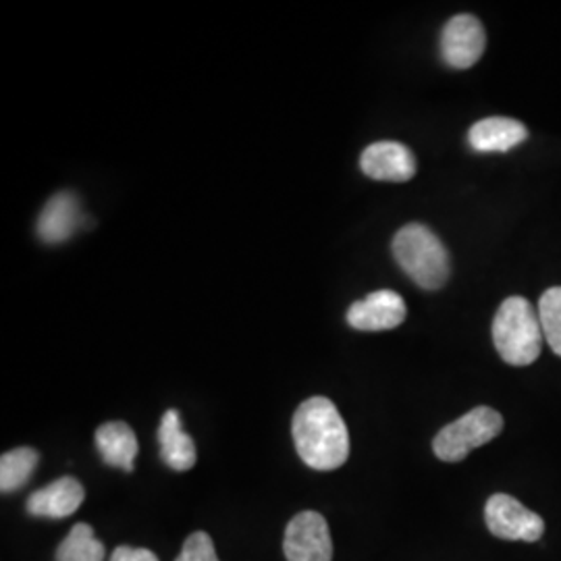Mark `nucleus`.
<instances>
[{
	"instance_id": "obj_1",
	"label": "nucleus",
	"mask_w": 561,
	"mask_h": 561,
	"mask_svg": "<svg viewBox=\"0 0 561 561\" xmlns=\"http://www.w3.org/2000/svg\"><path fill=\"white\" fill-rule=\"evenodd\" d=\"M298 456L312 470H337L350 458V433L335 403L310 398L296 410L291 424Z\"/></svg>"
},
{
	"instance_id": "obj_2",
	"label": "nucleus",
	"mask_w": 561,
	"mask_h": 561,
	"mask_svg": "<svg viewBox=\"0 0 561 561\" xmlns=\"http://www.w3.org/2000/svg\"><path fill=\"white\" fill-rule=\"evenodd\" d=\"M493 343L510 366H530L539 358L542 327L539 310L533 304L512 296L503 301L493 319Z\"/></svg>"
},
{
	"instance_id": "obj_3",
	"label": "nucleus",
	"mask_w": 561,
	"mask_h": 561,
	"mask_svg": "<svg viewBox=\"0 0 561 561\" xmlns=\"http://www.w3.org/2000/svg\"><path fill=\"white\" fill-rule=\"evenodd\" d=\"M393 256L401 271L422 289H439L449 279V254L426 225L410 222L401 227L393 238Z\"/></svg>"
},
{
	"instance_id": "obj_4",
	"label": "nucleus",
	"mask_w": 561,
	"mask_h": 561,
	"mask_svg": "<svg viewBox=\"0 0 561 561\" xmlns=\"http://www.w3.org/2000/svg\"><path fill=\"white\" fill-rule=\"evenodd\" d=\"M502 431V414L489 405H479L458 421L443 426L433 442V451L443 461L466 460L470 451L493 442Z\"/></svg>"
},
{
	"instance_id": "obj_5",
	"label": "nucleus",
	"mask_w": 561,
	"mask_h": 561,
	"mask_svg": "<svg viewBox=\"0 0 561 561\" xmlns=\"http://www.w3.org/2000/svg\"><path fill=\"white\" fill-rule=\"evenodd\" d=\"M484 520L491 535L503 541L537 542L545 533L541 516L505 493H497L486 502Z\"/></svg>"
},
{
	"instance_id": "obj_6",
	"label": "nucleus",
	"mask_w": 561,
	"mask_h": 561,
	"mask_svg": "<svg viewBox=\"0 0 561 561\" xmlns=\"http://www.w3.org/2000/svg\"><path fill=\"white\" fill-rule=\"evenodd\" d=\"M283 551L287 561H331L333 541L319 512H301L287 524Z\"/></svg>"
},
{
	"instance_id": "obj_7",
	"label": "nucleus",
	"mask_w": 561,
	"mask_h": 561,
	"mask_svg": "<svg viewBox=\"0 0 561 561\" xmlns=\"http://www.w3.org/2000/svg\"><path fill=\"white\" fill-rule=\"evenodd\" d=\"M486 46V34L474 15H456L447 21L442 34V55L454 69H470L477 65Z\"/></svg>"
},
{
	"instance_id": "obj_8",
	"label": "nucleus",
	"mask_w": 561,
	"mask_h": 561,
	"mask_svg": "<svg viewBox=\"0 0 561 561\" xmlns=\"http://www.w3.org/2000/svg\"><path fill=\"white\" fill-rule=\"evenodd\" d=\"M360 167L370 180L403 183L414 178L416 159L400 141H375L362 152Z\"/></svg>"
},
{
	"instance_id": "obj_9",
	"label": "nucleus",
	"mask_w": 561,
	"mask_h": 561,
	"mask_svg": "<svg viewBox=\"0 0 561 561\" xmlns=\"http://www.w3.org/2000/svg\"><path fill=\"white\" fill-rule=\"evenodd\" d=\"M408 317L405 301L391 289L373 291L366 300L356 301L347 310L350 327L358 331H389L400 327Z\"/></svg>"
},
{
	"instance_id": "obj_10",
	"label": "nucleus",
	"mask_w": 561,
	"mask_h": 561,
	"mask_svg": "<svg viewBox=\"0 0 561 561\" xmlns=\"http://www.w3.org/2000/svg\"><path fill=\"white\" fill-rule=\"evenodd\" d=\"M85 500V491L80 481L73 477H62L59 481L50 482L41 491L32 493L25 503L30 516L36 518H67L80 510Z\"/></svg>"
},
{
	"instance_id": "obj_11",
	"label": "nucleus",
	"mask_w": 561,
	"mask_h": 561,
	"mask_svg": "<svg viewBox=\"0 0 561 561\" xmlns=\"http://www.w3.org/2000/svg\"><path fill=\"white\" fill-rule=\"evenodd\" d=\"M526 138V125L510 117H489L479 121L468 131V141L477 152H507Z\"/></svg>"
},
{
	"instance_id": "obj_12",
	"label": "nucleus",
	"mask_w": 561,
	"mask_h": 561,
	"mask_svg": "<svg viewBox=\"0 0 561 561\" xmlns=\"http://www.w3.org/2000/svg\"><path fill=\"white\" fill-rule=\"evenodd\" d=\"M78 225H80V202L69 192H59L42 208L38 236L46 243H62L76 233Z\"/></svg>"
},
{
	"instance_id": "obj_13",
	"label": "nucleus",
	"mask_w": 561,
	"mask_h": 561,
	"mask_svg": "<svg viewBox=\"0 0 561 561\" xmlns=\"http://www.w3.org/2000/svg\"><path fill=\"white\" fill-rule=\"evenodd\" d=\"M96 449L106 466L134 472L138 437L125 422H106L96 431Z\"/></svg>"
},
{
	"instance_id": "obj_14",
	"label": "nucleus",
	"mask_w": 561,
	"mask_h": 561,
	"mask_svg": "<svg viewBox=\"0 0 561 561\" xmlns=\"http://www.w3.org/2000/svg\"><path fill=\"white\" fill-rule=\"evenodd\" d=\"M161 458L171 470L187 472L196 466V445L194 439L183 431L180 412L167 410L159 426Z\"/></svg>"
},
{
	"instance_id": "obj_15",
	"label": "nucleus",
	"mask_w": 561,
	"mask_h": 561,
	"mask_svg": "<svg viewBox=\"0 0 561 561\" xmlns=\"http://www.w3.org/2000/svg\"><path fill=\"white\" fill-rule=\"evenodd\" d=\"M41 454L32 447H18L0 458V491L15 493L25 486L36 472Z\"/></svg>"
},
{
	"instance_id": "obj_16",
	"label": "nucleus",
	"mask_w": 561,
	"mask_h": 561,
	"mask_svg": "<svg viewBox=\"0 0 561 561\" xmlns=\"http://www.w3.org/2000/svg\"><path fill=\"white\" fill-rule=\"evenodd\" d=\"M106 551L90 524H76L57 549V561H104Z\"/></svg>"
},
{
	"instance_id": "obj_17",
	"label": "nucleus",
	"mask_w": 561,
	"mask_h": 561,
	"mask_svg": "<svg viewBox=\"0 0 561 561\" xmlns=\"http://www.w3.org/2000/svg\"><path fill=\"white\" fill-rule=\"evenodd\" d=\"M542 335L549 347L561 358V287L547 289L539 300Z\"/></svg>"
},
{
	"instance_id": "obj_18",
	"label": "nucleus",
	"mask_w": 561,
	"mask_h": 561,
	"mask_svg": "<svg viewBox=\"0 0 561 561\" xmlns=\"http://www.w3.org/2000/svg\"><path fill=\"white\" fill-rule=\"evenodd\" d=\"M175 561H219V556L215 551V542L206 533H194L183 542L180 558Z\"/></svg>"
},
{
	"instance_id": "obj_19",
	"label": "nucleus",
	"mask_w": 561,
	"mask_h": 561,
	"mask_svg": "<svg viewBox=\"0 0 561 561\" xmlns=\"http://www.w3.org/2000/svg\"><path fill=\"white\" fill-rule=\"evenodd\" d=\"M108 561H159L150 549H134V547H117Z\"/></svg>"
}]
</instances>
